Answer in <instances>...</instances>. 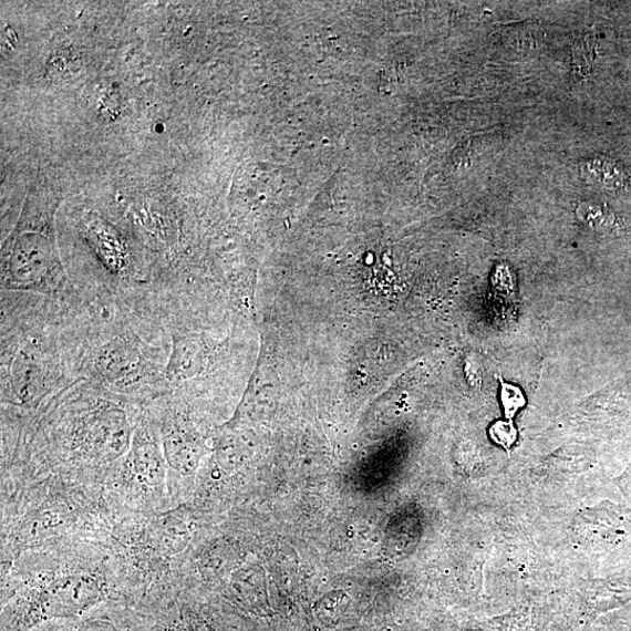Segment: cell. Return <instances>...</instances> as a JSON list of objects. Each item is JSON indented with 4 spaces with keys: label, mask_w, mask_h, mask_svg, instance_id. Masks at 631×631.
Masks as SVG:
<instances>
[{
    "label": "cell",
    "mask_w": 631,
    "mask_h": 631,
    "mask_svg": "<svg viewBox=\"0 0 631 631\" xmlns=\"http://www.w3.org/2000/svg\"><path fill=\"white\" fill-rule=\"evenodd\" d=\"M63 631H118V629L107 619H86L74 622Z\"/></svg>",
    "instance_id": "2e32d148"
},
{
    "label": "cell",
    "mask_w": 631,
    "mask_h": 631,
    "mask_svg": "<svg viewBox=\"0 0 631 631\" xmlns=\"http://www.w3.org/2000/svg\"><path fill=\"white\" fill-rule=\"evenodd\" d=\"M205 366V346L198 335L184 332L173 333V349L164 366L167 383L182 384L193 381Z\"/></svg>",
    "instance_id": "ba28073f"
},
{
    "label": "cell",
    "mask_w": 631,
    "mask_h": 631,
    "mask_svg": "<svg viewBox=\"0 0 631 631\" xmlns=\"http://www.w3.org/2000/svg\"><path fill=\"white\" fill-rule=\"evenodd\" d=\"M100 581L87 575L62 576L48 583L33 603L31 619H73L87 613L103 599Z\"/></svg>",
    "instance_id": "277c9868"
},
{
    "label": "cell",
    "mask_w": 631,
    "mask_h": 631,
    "mask_svg": "<svg viewBox=\"0 0 631 631\" xmlns=\"http://www.w3.org/2000/svg\"><path fill=\"white\" fill-rule=\"evenodd\" d=\"M577 216L582 223L592 228H608L613 224L608 210L599 204L582 203L577 209Z\"/></svg>",
    "instance_id": "7c38bea8"
},
{
    "label": "cell",
    "mask_w": 631,
    "mask_h": 631,
    "mask_svg": "<svg viewBox=\"0 0 631 631\" xmlns=\"http://www.w3.org/2000/svg\"><path fill=\"white\" fill-rule=\"evenodd\" d=\"M492 438L504 448H511L517 439V431L511 423L498 421L490 430Z\"/></svg>",
    "instance_id": "9a60e30c"
},
{
    "label": "cell",
    "mask_w": 631,
    "mask_h": 631,
    "mask_svg": "<svg viewBox=\"0 0 631 631\" xmlns=\"http://www.w3.org/2000/svg\"><path fill=\"white\" fill-rule=\"evenodd\" d=\"M128 463L133 474L143 486L153 490L163 486L167 465L164 451L157 438L144 427L134 435Z\"/></svg>",
    "instance_id": "52a82bcc"
},
{
    "label": "cell",
    "mask_w": 631,
    "mask_h": 631,
    "mask_svg": "<svg viewBox=\"0 0 631 631\" xmlns=\"http://www.w3.org/2000/svg\"><path fill=\"white\" fill-rule=\"evenodd\" d=\"M593 42L588 38L578 42L573 49V69L578 76L587 77L592 71L594 60Z\"/></svg>",
    "instance_id": "4fadbf2b"
},
{
    "label": "cell",
    "mask_w": 631,
    "mask_h": 631,
    "mask_svg": "<svg viewBox=\"0 0 631 631\" xmlns=\"http://www.w3.org/2000/svg\"><path fill=\"white\" fill-rule=\"evenodd\" d=\"M163 451L167 466L183 476L196 473L201 457L197 433L183 417H176L163 432Z\"/></svg>",
    "instance_id": "8992f818"
},
{
    "label": "cell",
    "mask_w": 631,
    "mask_h": 631,
    "mask_svg": "<svg viewBox=\"0 0 631 631\" xmlns=\"http://www.w3.org/2000/svg\"><path fill=\"white\" fill-rule=\"evenodd\" d=\"M133 427L120 405L100 399L76 420L73 448L97 462H113L128 454L133 445Z\"/></svg>",
    "instance_id": "6da1fadb"
},
{
    "label": "cell",
    "mask_w": 631,
    "mask_h": 631,
    "mask_svg": "<svg viewBox=\"0 0 631 631\" xmlns=\"http://www.w3.org/2000/svg\"><path fill=\"white\" fill-rule=\"evenodd\" d=\"M501 384V404L504 407L505 417L511 420L516 413L523 408L526 404L525 396L521 390L508 383H504L500 379Z\"/></svg>",
    "instance_id": "5bb4252c"
},
{
    "label": "cell",
    "mask_w": 631,
    "mask_h": 631,
    "mask_svg": "<svg viewBox=\"0 0 631 631\" xmlns=\"http://www.w3.org/2000/svg\"><path fill=\"white\" fill-rule=\"evenodd\" d=\"M52 370L46 353L33 341L17 346L3 372L7 393L14 403L33 406L52 390Z\"/></svg>",
    "instance_id": "5b68a950"
},
{
    "label": "cell",
    "mask_w": 631,
    "mask_h": 631,
    "mask_svg": "<svg viewBox=\"0 0 631 631\" xmlns=\"http://www.w3.org/2000/svg\"><path fill=\"white\" fill-rule=\"evenodd\" d=\"M65 287L51 240L39 234L20 236L3 269V288L52 293Z\"/></svg>",
    "instance_id": "7a4b0ae2"
},
{
    "label": "cell",
    "mask_w": 631,
    "mask_h": 631,
    "mask_svg": "<svg viewBox=\"0 0 631 631\" xmlns=\"http://www.w3.org/2000/svg\"><path fill=\"white\" fill-rule=\"evenodd\" d=\"M350 599L344 593H330L316 603L313 610L316 618L327 625L339 624L346 613Z\"/></svg>",
    "instance_id": "8fae6325"
},
{
    "label": "cell",
    "mask_w": 631,
    "mask_h": 631,
    "mask_svg": "<svg viewBox=\"0 0 631 631\" xmlns=\"http://www.w3.org/2000/svg\"><path fill=\"white\" fill-rule=\"evenodd\" d=\"M155 538L162 551L176 555L184 550L188 540V531L182 520L165 518L157 523Z\"/></svg>",
    "instance_id": "30bf717a"
},
{
    "label": "cell",
    "mask_w": 631,
    "mask_h": 631,
    "mask_svg": "<svg viewBox=\"0 0 631 631\" xmlns=\"http://www.w3.org/2000/svg\"><path fill=\"white\" fill-rule=\"evenodd\" d=\"M90 369L99 383L118 391L149 383L157 373L145 345L126 333H118L100 344L91 356Z\"/></svg>",
    "instance_id": "3957f363"
},
{
    "label": "cell",
    "mask_w": 631,
    "mask_h": 631,
    "mask_svg": "<svg viewBox=\"0 0 631 631\" xmlns=\"http://www.w3.org/2000/svg\"><path fill=\"white\" fill-rule=\"evenodd\" d=\"M580 173L588 184H593L606 189H619L625 183V176L621 167L610 159H587L581 163Z\"/></svg>",
    "instance_id": "9c48e42d"
}]
</instances>
